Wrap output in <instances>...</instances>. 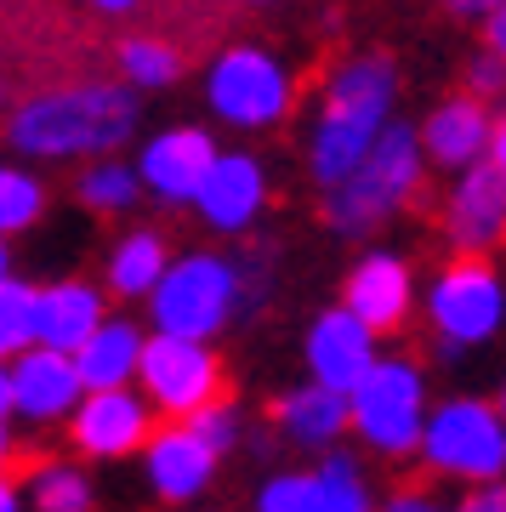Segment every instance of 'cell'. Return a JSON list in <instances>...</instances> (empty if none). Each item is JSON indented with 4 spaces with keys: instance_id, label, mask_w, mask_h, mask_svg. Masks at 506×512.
<instances>
[{
    "instance_id": "7c38bea8",
    "label": "cell",
    "mask_w": 506,
    "mask_h": 512,
    "mask_svg": "<svg viewBox=\"0 0 506 512\" xmlns=\"http://www.w3.org/2000/svg\"><path fill=\"white\" fill-rule=\"evenodd\" d=\"M376 342H381V330H370L347 302H336V308H325L308 325V336H302V365H308L313 382L336 387V393H353V387L370 376V365L381 359Z\"/></svg>"
},
{
    "instance_id": "6da1fadb",
    "label": "cell",
    "mask_w": 506,
    "mask_h": 512,
    "mask_svg": "<svg viewBox=\"0 0 506 512\" xmlns=\"http://www.w3.org/2000/svg\"><path fill=\"white\" fill-rule=\"evenodd\" d=\"M137 131V86L120 80H80L52 86L12 109L6 143L23 160H103Z\"/></svg>"
},
{
    "instance_id": "60d3db41",
    "label": "cell",
    "mask_w": 506,
    "mask_h": 512,
    "mask_svg": "<svg viewBox=\"0 0 506 512\" xmlns=\"http://www.w3.org/2000/svg\"><path fill=\"white\" fill-rule=\"evenodd\" d=\"M0 279H12V234H0Z\"/></svg>"
},
{
    "instance_id": "b9f144b4",
    "label": "cell",
    "mask_w": 506,
    "mask_h": 512,
    "mask_svg": "<svg viewBox=\"0 0 506 512\" xmlns=\"http://www.w3.org/2000/svg\"><path fill=\"white\" fill-rule=\"evenodd\" d=\"M495 404H501V416H506V382H501V399H495Z\"/></svg>"
},
{
    "instance_id": "f546056e",
    "label": "cell",
    "mask_w": 506,
    "mask_h": 512,
    "mask_svg": "<svg viewBox=\"0 0 506 512\" xmlns=\"http://www.w3.org/2000/svg\"><path fill=\"white\" fill-rule=\"evenodd\" d=\"M188 421H194V433H199L205 444H217L222 456L239 444V427H245V421H239V404H228V399L205 404V410H199V416H188Z\"/></svg>"
},
{
    "instance_id": "603a6c76",
    "label": "cell",
    "mask_w": 506,
    "mask_h": 512,
    "mask_svg": "<svg viewBox=\"0 0 506 512\" xmlns=\"http://www.w3.org/2000/svg\"><path fill=\"white\" fill-rule=\"evenodd\" d=\"M23 495H29V512H97V484L80 461L46 456L29 467L23 478Z\"/></svg>"
},
{
    "instance_id": "8992f818",
    "label": "cell",
    "mask_w": 506,
    "mask_h": 512,
    "mask_svg": "<svg viewBox=\"0 0 506 512\" xmlns=\"http://www.w3.org/2000/svg\"><path fill=\"white\" fill-rule=\"evenodd\" d=\"M421 467L438 473V478H455V484L506 478V416H501V404L472 399V393L438 399L433 416H427V433H421Z\"/></svg>"
},
{
    "instance_id": "1f68e13d",
    "label": "cell",
    "mask_w": 506,
    "mask_h": 512,
    "mask_svg": "<svg viewBox=\"0 0 506 512\" xmlns=\"http://www.w3.org/2000/svg\"><path fill=\"white\" fill-rule=\"evenodd\" d=\"M450 512H506V478H489V484H467V495L455 501Z\"/></svg>"
},
{
    "instance_id": "9c48e42d",
    "label": "cell",
    "mask_w": 506,
    "mask_h": 512,
    "mask_svg": "<svg viewBox=\"0 0 506 512\" xmlns=\"http://www.w3.org/2000/svg\"><path fill=\"white\" fill-rule=\"evenodd\" d=\"M154 410L165 421H188L199 416L205 404L222 399V359L211 342H199V336H171V330H148V348H143V376H137Z\"/></svg>"
},
{
    "instance_id": "d590c367",
    "label": "cell",
    "mask_w": 506,
    "mask_h": 512,
    "mask_svg": "<svg viewBox=\"0 0 506 512\" xmlns=\"http://www.w3.org/2000/svg\"><path fill=\"white\" fill-rule=\"evenodd\" d=\"M484 46L506 57V6H495V12L484 18Z\"/></svg>"
},
{
    "instance_id": "d4e9b609",
    "label": "cell",
    "mask_w": 506,
    "mask_h": 512,
    "mask_svg": "<svg viewBox=\"0 0 506 512\" xmlns=\"http://www.w3.org/2000/svg\"><path fill=\"white\" fill-rule=\"evenodd\" d=\"M114 63H120V80L137 86V92H165V86H177L182 80V52L171 46V40H160V35L120 40Z\"/></svg>"
},
{
    "instance_id": "cb8c5ba5",
    "label": "cell",
    "mask_w": 506,
    "mask_h": 512,
    "mask_svg": "<svg viewBox=\"0 0 506 512\" xmlns=\"http://www.w3.org/2000/svg\"><path fill=\"white\" fill-rule=\"evenodd\" d=\"M143 171L126 160H114V154H103V160H91L86 171H80V183H74V194H80V205L86 211H97V217H126L131 205L143 200Z\"/></svg>"
},
{
    "instance_id": "44dd1931",
    "label": "cell",
    "mask_w": 506,
    "mask_h": 512,
    "mask_svg": "<svg viewBox=\"0 0 506 512\" xmlns=\"http://www.w3.org/2000/svg\"><path fill=\"white\" fill-rule=\"evenodd\" d=\"M143 348H148V330L137 325V319L109 313V319L86 336V348L74 353V365H80L86 387H131L143 376Z\"/></svg>"
},
{
    "instance_id": "2e32d148",
    "label": "cell",
    "mask_w": 506,
    "mask_h": 512,
    "mask_svg": "<svg viewBox=\"0 0 506 512\" xmlns=\"http://www.w3.org/2000/svg\"><path fill=\"white\" fill-rule=\"evenodd\" d=\"M342 302L359 313L370 330L393 336V330L410 325L416 313V274L398 251H364L342 279Z\"/></svg>"
},
{
    "instance_id": "ba28073f",
    "label": "cell",
    "mask_w": 506,
    "mask_h": 512,
    "mask_svg": "<svg viewBox=\"0 0 506 512\" xmlns=\"http://www.w3.org/2000/svg\"><path fill=\"white\" fill-rule=\"evenodd\" d=\"M290 69L262 46H228L205 69V109L234 131H273L290 114Z\"/></svg>"
},
{
    "instance_id": "ac0fdd59",
    "label": "cell",
    "mask_w": 506,
    "mask_h": 512,
    "mask_svg": "<svg viewBox=\"0 0 506 512\" xmlns=\"http://www.w3.org/2000/svg\"><path fill=\"white\" fill-rule=\"evenodd\" d=\"M421 143H427V160L444 165V171H467V165L489 160V143H495V114L484 109L478 92L444 97L427 120H421Z\"/></svg>"
},
{
    "instance_id": "52a82bcc",
    "label": "cell",
    "mask_w": 506,
    "mask_h": 512,
    "mask_svg": "<svg viewBox=\"0 0 506 512\" xmlns=\"http://www.w3.org/2000/svg\"><path fill=\"white\" fill-rule=\"evenodd\" d=\"M427 325H433L444 359L467 348H484L506 330V279L489 268L484 256H455L427 285Z\"/></svg>"
},
{
    "instance_id": "4dcf8cb0",
    "label": "cell",
    "mask_w": 506,
    "mask_h": 512,
    "mask_svg": "<svg viewBox=\"0 0 506 512\" xmlns=\"http://www.w3.org/2000/svg\"><path fill=\"white\" fill-rule=\"evenodd\" d=\"M467 80H472V92H478V97H501V92H506V57L484 46V52L472 57Z\"/></svg>"
},
{
    "instance_id": "4316f807",
    "label": "cell",
    "mask_w": 506,
    "mask_h": 512,
    "mask_svg": "<svg viewBox=\"0 0 506 512\" xmlns=\"http://www.w3.org/2000/svg\"><path fill=\"white\" fill-rule=\"evenodd\" d=\"M313 473H319L325 495L336 501V512H376V490H370L359 456H347V450H325Z\"/></svg>"
},
{
    "instance_id": "d6a6232c",
    "label": "cell",
    "mask_w": 506,
    "mask_h": 512,
    "mask_svg": "<svg viewBox=\"0 0 506 512\" xmlns=\"http://www.w3.org/2000/svg\"><path fill=\"white\" fill-rule=\"evenodd\" d=\"M381 512H444V507H438L433 495H421V490H398Z\"/></svg>"
},
{
    "instance_id": "9a60e30c",
    "label": "cell",
    "mask_w": 506,
    "mask_h": 512,
    "mask_svg": "<svg viewBox=\"0 0 506 512\" xmlns=\"http://www.w3.org/2000/svg\"><path fill=\"white\" fill-rule=\"evenodd\" d=\"M12 387H18V421L29 427H69L74 404L86 399V376L74 365V353L46 348V342L12 359Z\"/></svg>"
},
{
    "instance_id": "836d02e7",
    "label": "cell",
    "mask_w": 506,
    "mask_h": 512,
    "mask_svg": "<svg viewBox=\"0 0 506 512\" xmlns=\"http://www.w3.org/2000/svg\"><path fill=\"white\" fill-rule=\"evenodd\" d=\"M0 512H29V495H23V478L0 473Z\"/></svg>"
},
{
    "instance_id": "3957f363",
    "label": "cell",
    "mask_w": 506,
    "mask_h": 512,
    "mask_svg": "<svg viewBox=\"0 0 506 512\" xmlns=\"http://www.w3.org/2000/svg\"><path fill=\"white\" fill-rule=\"evenodd\" d=\"M427 143H421L416 126H393L376 137V148L364 154L342 183L325 188V222L336 228L342 239H364L376 234L381 222H393L404 205L421 194V177H427Z\"/></svg>"
},
{
    "instance_id": "f35d334b",
    "label": "cell",
    "mask_w": 506,
    "mask_h": 512,
    "mask_svg": "<svg viewBox=\"0 0 506 512\" xmlns=\"http://www.w3.org/2000/svg\"><path fill=\"white\" fill-rule=\"evenodd\" d=\"M489 160L501 165V177H506V120H495V143H489Z\"/></svg>"
},
{
    "instance_id": "e575fe53",
    "label": "cell",
    "mask_w": 506,
    "mask_h": 512,
    "mask_svg": "<svg viewBox=\"0 0 506 512\" xmlns=\"http://www.w3.org/2000/svg\"><path fill=\"white\" fill-rule=\"evenodd\" d=\"M18 416V387H12V359H0V421Z\"/></svg>"
},
{
    "instance_id": "5bb4252c",
    "label": "cell",
    "mask_w": 506,
    "mask_h": 512,
    "mask_svg": "<svg viewBox=\"0 0 506 512\" xmlns=\"http://www.w3.org/2000/svg\"><path fill=\"white\" fill-rule=\"evenodd\" d=\"M217 154L222 148L211 143L205 126H165L137 148V171H143V183L154 200L194 205L205 177H211V165H217Z\"/></svg>"
},
{
    "instance_id": "5b68a950",
    "label": "cell",
    "mask_w": 506,
    "mask_h": 512,
    "mask_svg": "<svg viewBox=\"0 0 506 512\" xmlns=\"http://www.w3.org/2000/svg\"><path fill=\"white\" fill-rule=\"evenodd\" d=\"M239 302H245V268L239 262L217 251H182L171 256L165 279L148 296V325L211 342L217 330H228Z\"/></svg>"
},
{
    "instance_id": "f1b7e54d",
    "label": "cell",
    "mask_w": 506,
    "mask_h": 512,
    "mask_svg": "<svg viewBox=\"0 0 506 512\" xmlns=\"http://www.w3.org/2000/svg\"><path fill=\"white\" fill-rule=\"evenodd\" d=\"M256 512H336L319 473H273L256 490Z\"/></svg>"
},
{
    "instance_id": "7bdbcfd3",
    "label": "cell",
    "mask_w": 506,
    "mask_h": 512,
    "mask_svg": "<svg viewBox=\"0 0 506 512\" xmlns=\"http://www.w3.org/2000/svg\"><path fill=\"white\" fill-rule=\"evenodd\" d=\"M0 103H6V80H0Z\"/></svg>"
},
{
    "instance_id": "4fadbf2b",
    "label": "cell",
    "mask_w": 506,
    "mask_h": 512,
    "mask_svg": "<svg viewBox=\"0 0 506 512\" xmlns=\"http://www.w3.org/2000/svg\"><path fill=\"white\" fill-rule=\"evenodd\" d=\"M444 239L455 256H489L506 245V177L495 160H478L455 177L444 200Z\"/></svg>"
},
{
    "instance_id": "484cf974",
    "label": "cell",
    "mask_w": 506,
    "mask_h": 512,
    "mask_svg": "<svg viewBox=\"0 0 506 512\" xmlns=\"http://www.w3.org/2000/svg\"><path fill=\"white\" fill-rule=\"evenodd\" d=\"M40 342V285H23L18 274L0 279V359H18Z\"/></svg>"
},
{
    "instance_id": "30bf717a",
    "label": "cell",
    "mask_w": 506,
    "mask_h": 512,
    "mask_svg": "<svg viewBox=\"0 0 506 512\" xmlns=\"http://www.w3.org/2000/svg\"><path fill=\"white\" fill-rule=\"evenodd\" d=\"M160 410L148 399L143 387H86V399L74 404L69 416V444L74 456L86 461H126V456H143V444L154 439V427H160Z\"/></svg>"
},
{
    "instance_id": "74e56055",
    "label": "cell",
    "mask_w": 506,
    "mask_h": 512,
    "mask_svg": "<svg viewBox=\"0 0 506 512\" xmlns=\"http://www.w3.org/2000/svg\"><path fill=\"white\" fill-rule=\"evenodd\" d=\"M12 461H18V433L12 421H0V473H12Z\"/></svg>"
},
{
    "instance_id": "ee69618b",
    "label": "cell",
    "mask_w": 506,
    "mask_h": 512,
    "mask_svg": "<svg viewBox=\"0 0 506 512\" xmlns=\"http://www.w3.org/2000/svg\"><path fill=\"white\" fill-rule=\"evenodd\" d=\"M251 6H268V0H251Z\"/></svg>"
},
{
    "instance_id": "8fae6325",
    "label": "cell",
    "mask_w": 506,
    "mask_h": 512,
    "mask_svg": "<svg viewBox=\"0 0 506 512\" xmlns=\"http://www.w3.org/2000/svg\"><path fill=\"white\" fill-rule=\"evenodd\" d=\"M222 450L194 433V421H160L154 439L143 444V478L154 501L165 507H194L199 495L217 484Z\"/></svg>"
},
{
    "instance_id": "ffe728a7",
    "label": "cell",
    "mask_w": 506,
    "mask_h": 512,
    "mask_svg": "<svg viewBox=\"0 0 506 512\" xmlns=\"http://www.w3.org/2000/svg\"><path fill=\"white\" fill-rule=\"evenodd\" d=\"M109 319V302H103V285L91 279H57V285H40V342L63 353H80L86 336Z\"/></svg>"
},
{
    "instance_id": "83f0119b",
    "label": "cell",
    "mask_w": 506,
    "mask_h": 512,
    "mask_svg": "<svg viewBox=\"0 0 506 512\" xmlns=\"http://www.w3.org/2000/svg\"><path fill=\"white\" fill-rule=\"evenodd\" d=\"M46 217V188H40L35 171H18V165H0V234H23Z\"/></svg>"
},
{
    "instance_id": "7402d4cb",
    "label": "cell",
    "mask_w": 506,
    "mask_h": 512,
    "mask_svg": "<svg viewBox=\"0 0 506 512\" xmlns=\"http://www.w3.org/2000/svg\"><path fill=\"white\" fill-rule=\"evenodd\" d=\"M165 268H171V245H165L160 228H131V234L114 239L109 262H103V285L120 302H148Z\"/></svg>"
},
{
    "instance_id": "d6986e66",
    "label": "cell",
    "mask_w": 506,
    "mask_h": 512,
    "mask_svg": "<svg viewBox=\"0 0 506 512\" xmlns=\"http://www.w3.org/2000/svg\"><path fill=\"white\" fill-rule=\"evenodd\" d=\"M273 427L285 433V444L325 456V450H336L353 433V404H347V393H336V387L308 376L302 387H290L285 399L273 404Z\"/></svg>"
},
{
    "instance_id": "7a4b0ae2",
    "label": "cell",
    "mask_w": 506,
    "mask_h": 512,
    "mask_svg": "<svg viewBox=\"0 0 506 512\" xmlns=\"http://www.w3.org/2000/svg\"><path fill=\"white\" fill-rule=\"evenodd\" d=\"M393 103H398V74L387 57H347L336 63L319 97V120L308 137V171L313 183L330 188L342 183L347 171L376 148V137L393 126Z\"/></svg>"
},
{
    "instance_id": "e0dca14e",
    "label": "cell",
    "mask_w": 506,
    "mask_h": 512,
    "mask_svg": "<svg viewBox=\"0 0 506 512\" xmlns=\"http://www.w3.org/2000/svg\"><path fill=\"white\" fill-rule=\"evenodd\" d=\"M262 205H268V171H262V160L245 154V148H228L211 165L194 211L211 234H245V228H256Z\"/></svg>"
},
{
    "instance_id": "277c9868",
    "label": "cell",
    "mask_w": 506,
    "mask_h": 512,
    "mask_svg": "<svg viewBox=\"0 0 506 512\" xmlns=\"http://www.w3.org/2000/svg\"><path fill=\"white\" fill-rule=\"evenodd\" d=\"M353 439L381 461H404L421 456V433L433 416V393H427V370L404 353H381L370 376L353 393Z\"/></svg>"
},
{
    "instance_id": "ab89813d",
    "label": "cell",
    "mask_w": 506,
    "mask_h": 512,
    "mask_svg": "<svg viewBox=\"0 0 506 512\" xmlns=\"http://www.w3.org/2000/svg\"><path fill=\"white\" fill-rule=\"evenodd\" d=\"M86 6H97V12H109V18H120V12H137V0H86Z\"/></svg>"
},
{
    "instance_id": "8d00e7d4",
    "label": "cell",
    "mask_w": 506,
    "mask_h": 512,
    "mask_svg": "<svg viewBox=\"0 0 506 512\" xmlns=\"http://www.w3.org/2000/svg\"><path fill=\"white\" fill-rule=\"evenodd\" d=\"M444 6H450L455 18H489L495 6H506V0H444Z\"/></svg>"
}]
</instances>
